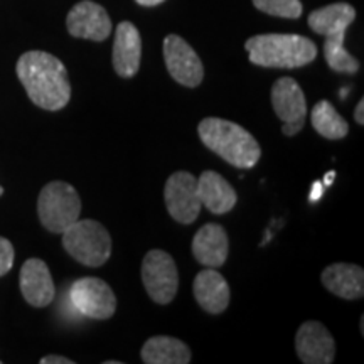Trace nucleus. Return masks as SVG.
I'll use <instances>...</instances> for the list:
<instances>
[{
  "label": "nucleus",
  "mask_w": 364,
  "mask_h": 364,
  "mask_svg": "<svg viewBox=\"0 0 364 364\" xmlns=\"http://www.w3.org/2000/svg\"><path fill=\"white\" fill-rule=\"evenodd\" d=\"M27 97L36 107L48 112L65 108L71 98V83L66 66L53 54L29 51L19 58L16 66Z\"/></svg>",
  "instance_id": "nucleus-1"
},
{
  "label": "nucleus",
  "mask_w": 364,
  "mask_h": 364,
  "mask_svg": "<svg viewBox=\"0 0 364 364\" xmlns=\"http://www.w3.org/2000/svg\"><path fill=\"white\" fill-rule=\"evenodd\" d=\"M203 144L238 169H252L262 157L257 139L243 127L223 118L209 117L198 127Z\"/></svg>",
  "instance_id": "nucleus-2"
},
{
  "label": "nucleus",
  "mask_w": 364,
  "mask_h": 364,
  "mask_svg": "<svg viewBox=\"0 0 364 364\" xmlns=\"http://www.w3.org/2000/svg\"><path fill=\"white\" fill-rule=\"evenodd\" d=\"M250 61L263 68L294 70L311 65L317 58V46L312 39L299 34H260L245 44Z\"/></svg>",
  "instance_id": "nucleus-3"
},
{
  "label": "nucleus",
  "mask_w": 364,
  "mask_h": 364,
  "mask_svg": "<svg viewBox=\"0 0 364 364\" xmlns=\"http://www.w3.org/2000/svg\"><path fill=\"white\" fill-rule=\"evenodd\" d=\"M63 247L81 265L102 267L112 255V236L102 223L78 220L63 233Z\"/></svg>",
  "instance_id": "nucleus-4"
},
{
  "label": "nucleus",
  "mask_w": 364,
  "mask_h": 364,
  "mask_svg": "<svg viewBox=\"0 0 364 364\" xmlns=\"http://www.w3.org/2000/svg\"><path fill=\"white\" fill-rule=\"evenodd\" d=\"M38 215L48 231L63 235L80 220L81 199L78 191L63 181L46 184L38 199Z\"/></svg>",
  "instance_id": "nucleus-5"
},
{
  "label": "nucleus",
  "mask_w": 364,
  "mask_h": 364,
  "mask_svg": "<svg viewBox=\"0 0 364 364\" xmlns=\"http://www.w3.org/2000/svg\"><path fill=\"white\" fill-rule=\"evenodd\" d=\"M142 282L149 297L166 306L174 300L179 289V273L174 258L164 250H150L142 263Z\"/></svg>",
  "instance_id": "nucleus-6"
},
{
  "label": "nucleus",
  "mask_w": 364,
  "mask_h": 364,
  "mask_svg": "<svg viewBox=\"0 0 364 364\" xmlns=\"http://www.w3.org/2000/svg\"><path fill=\"white\" fill-rule=\"evenodd\" d=\"M70 297L80 314L95 321H107L117 311V297L112 287L95 277L76 280L71 285Z\"/></svg>",
  "instance_id": "nucleus-7"
},
{
  "label": "nucleus",
  "mask_w": 364,
  "mask_h": 364,
  "mask_svg": "<svg viewBox=\"0 0 364 364\" xmlns=\"http://www.w3.org/2000/svg\"><path fill=\"white\" fill-rule=\"evenodd\" d=\"M164 198L169 215L182 225L194 223L203 209L198 194V179L191 172H174L166 182Z\"/></svg>",
  "instance_id": "nucleus-8"
},
{
  "label": "nucleus",
  "mask_w": 364,
  "mask_h": 364,
  "mask_svg": "<svg viewBox=\"0 0 364 364\" xmlns=\"http://www.w3.org/2000/svg\"><path fill=\"white\" fill-rule=\"evenodd\" d=\"M164 59L169 75L179 85L196 88L203 83L204 66L201 59L179 36L169 34L164 39Z\"/></svg>",
  "instance_id": "nucleus-9"
},
{
  "label": "nucleus",
  "mask_w": 364,
  "mask_h": 364,
  "mask_svg": "<svg viewBox=\"0 0 364 364\" xmlns=\"http://www.w3.org/2000/svg\"><path fill=\"white\" fill-rule=\"evenodd\" d=\"M68 33L73 38L102 43L112 34V21L100 4L83 0L71 9L66 17Z\"/></svg>",
  "instance_id": "nucleus-10"
},
{
  "label": "nucleus",
  "mask_w": 364,
  "mask_h": 364,
  "mask_svg": "<svg viewBox=\"0 0 364 364\" xmlns=\"http://www.w3.org/2000/svg\"><path fill=\"white\" fill-rule=\"evenodd\" d=\"M295 349L304 364H331L334 361V339L321 322L309 321L299 327L295 336Z\"/></svg>",
  "instance_id": "nucleus-11"
},
{
  "label": "nucleus",
  "mask_w": 364,
  "mask_h": 364,
  "mask_svg": "<svg viewBox=\"0 0 364 364\" xmlns=\"http://www.w3.org/2000/svg\"><path fill=\"white\" fill-rule=\"evenodd\" d=\"M19 285L26 302L33 307H48L56 295L51 272L39 258H31L22 265Z\"/></svg>",
  "instance_id": "nucleus-12"
},
{
  "label": "nucleus",
  "mask_w": 364,
  "mask_h": 364,
  "mask_svg": "<svg viewBox=\"0 0 364 364\" xmlns=\"http://www.w3.org/2000/svg\"><path fill=\"white\" fill-rule=\"evenodd\" d=\"M142 59V39L132 22H120L113 43V70L122 78H134Z\"/></svg>",
  "instance_id": "nucleus-13"
},
{
  "label": "nucleus",
  "mask_w": 364,
  "mask_h": 364,
  "mask_svg": "<svg viewBox=\"0 0 364 364\" xmlns=\"http://www.w3.org/2000/svg\"><path fill=\"white\" fill-rule=\"evenodd\" d=\"M272 105L284 124L304 125L307 117L306 95L294 78L277 80L272 88Z\"/></svg>",
  "instance_id": "nucleus-14"
},
{
  "label": "nucleus",
  "mask_w": 364,
  "mask_h": 364,
  "mask_svg": "<svg viewBox=\"0 0 364 364\" xmlns=\"http://www.w3.org/2000/svg\"><path fill=\"white\" fill-rule=\"evenodd\" d=\"M193 289L196 300L208 314L218 316V314L225 312L230 306V285H228L225 277L220 272H216L215 268L199 272L194 279Z\"/></svg>",
  "instance_id": "nucleus-15"
},
{
  "label": "nucleus",
  "mask_w": 364,
  "mask_h": 364,
  "mask_svg": "<svg viewBox=\"0 0 364 364\" xmlns=\"http://www.w3.org/2000/svg\"><path fill=\"white\" fill-rule=\"evenodd\" d=\"M228 235L225 228L216 223H208L198 231L193 240V255L201 265L220 268L228 258Z\"/></svg>",
  "instance_id": "nucleus-16"
},
{
  "label": "nucleus",
  "mask_w": 364,
  "mask_h": 364,
  "mask_svg": "<svg viewBox=\"0 0 364 364\" xmlns=\"http://www.w3.org/2000/svg\"><path fill=\"white\" fill-rule=\"evenodd\" d=\"M198 194L203 208H206L213 215H226L238 201L233 186L215 171H204L199 176Z\"/></svg>",
  "instance_id": "nucleus-17"
},
{
  "label": "nucleus",
  "mask_w": 364,
  "mask_h": 364,
  "mask_svg": "<svg viewBox=\"0 0 364 364\" xmlns=\"http://www.w3.org/2000/svg\"><path fill=\"white\" fill-rule=\"evenodd\" d=\"M322 284L331 294L346 300H358L364 295V270L351 263H334L322 272Z\"/></svg>",
  "instance_id": "nucleus-18"
},
{
  "label": "nucleus",
  "mask_w": 364,
  "mask_h": 364,
  "mask_svg": "<svg viewBox=\"0 0 364 364\" xmlns=\"http://www.w3.org/2000/svg\"><path fill=\"white\" fill-rule=\"evenodd\" d=\"M354 19H356V9L351 4L338 2L311 12L307 22L314 33L327 38V36L346 33Z\"/></svg>",
  "instance_id": "nucleus-19"
},
{
  "label": "nucleus",
  "mask_w": 364,
  "mask_h": 364,
  "mask_svg": "<svg viewBox=\"0 0 364 364\" xmlns=\"http://www.w3.org/2000/svg\"><path fill=\"white\" fill-rule=\"evenodd\" d=\"M142 361L145 364H188L193 359L188 344L169 336H156L144 344Z\"/></svg>",
  "instance_id": "nucleus-20"
},
{
  "label": "nucleus",
  "mask_w": 364,
  "mask_h": 364,
  "mask_svg": "<svg viewBox=\"0 0 364 364\" xmlns=\"http://www.w3.org/2000/svg\"><path fill=\"white\" fill-rule=\"evenodd\" d=\"M312 127L316 129L318 135L329 140H341L348 135L349 125L343 117L339 115L338 110L332 107L331 102L321 100L316 107L312 108Z\"/></svg>",
  "instance_id": "nucleus-21"
},
{
  "label": "nucleus",
  "mask_w": 364,
  "mask_h": 364,
  "mask_svg": "<svg viewBox=\"0 0 364 364\" xmlns=\"http://www.w3.org/2000/svg\"><path fill=\"white\" fill-rule=\"evenodd\" d=\"M344 38L346 33H339L334 36H327L324 43V56L327 65L331 70L338 73H358L359 63L353 54L348 53V49L344 48Z\"/></svg>",
  "instance_id": "nucleus-22"
},
{
  "label": "nucleus",
  "mask_w": 364,
  "mask_h": 364,
  "mask_svg": "<svg viewBox=\"0 0 364 364\" xmlns=\"http://www.w3.org/2000/svg\"><path fill=\"white\" fill-rule=\"evenodd\" d=\"M258 11L273 17L284 19H299L302 16V2L300 0H253Z\"/></svg>",
  "instance_id": "nucleus-23"
},
{
  "label": "nucleus",
  "mask_w": 364,
  "mask_h": 364,
  "mask_svg": "<svg viewBox=\"0 0 364 364\" xmlns=\"http://www.w3.org/2000/svg\"><path fill=\"white\" fill-rule=\"evenodd\" d=\"M14 257H16V253H14L12 243L7 238H4V236H0V277L11 272Z\"/></svg>",
  "instance_id": "nucleus-24"
},
{
  "label": "nucleus",
  "mask_w": 364,
  "mask_h": 364,
  "mask_svg": "<svg viewBox=\"0 0 364 364\" xmlns=\"http://www.w3.org/2000/svg\"><path fill=\"white\" fill-rule=\"evenodd\" d=\"M41 364H73V359L63 356H44L41 359Z\"/></svg>",
  "instance_id": "nucleus-25"
},
{
  "label": "nucleus",
  "mask_w": 364,
  "mask_h": 364,
  "mask_svg": "<svg viewBox=\"0 0 364 364\" xmlns=\"http://www.w3.org/2000/svg\"><path fill=\"white\" fill-rule=\"evenodd\" d=\"M322 193H324V184L321 181H316L312 184V193H311V203H316L321 199Z\"/></svg>",
  "instance_id": "nucleus-26"
},
{
  "label": "nucleus",
  "mask_w": 364,
  "mask_h": 364,
  "mask_svg": "<svg viewBox=\"0 0 364 364\" xmlns=\"http://www.w3.org/2000/svg\"><path fill=\"white\" fill-rule=\"evenodd\" d=\"M354 120H356L359 125H364V100L358 103L356 110H354Z\"/></svg>",
  "instance_id": "nucleus-27"
},
{
  "label": "nucleus",
  "mask_w": 364,
  "mask_h": 364,
  "mask_svg": "<svg viewBox=\"0 0 364 364\" xmlns=\"http://www.w3.org/2000/svg\"><path fill=\"white\" fill-rule=\"evenodd\" d=\"M136 4H140V6L144 7H154V6H159V4L166 2V0H135Z\"/></svg>",
  "instance_id": "nucleus-28"
},
{
  "label": "nucleus",
  "mask_w": 364,
  "mask_h": 364,
  "mask_svg": "<svg viewBox=\"0 0 364 364\" xmlns=\"http://www.w3.org/2000/svg\"><path fill=\"white\" fill-rule=\"evenodd\" d=\"M334 177H336L334 171L329 172V174H326V179H324V182H322V184H324V188H329V186L332 184V181H334Z\"/></svg>",
  "instance_id": "nucleus-29"
},
{
  "label": "nucleus",
  "mask_w": 364,
  "mask_h": 364,
  "mask_svg": "<svg viewBox=\"0 0 364 364\" xmlns=\"http://www.w3.org/2000/svg\"><path fill=\"white\" fill-rule=\"evenodd\" d=\"M4 194V188H0V196H2Z\"/></svg>",
  "instance_id": "nucleus-30"
}]
</instances>
